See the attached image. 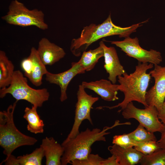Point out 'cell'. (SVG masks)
Masks as SVG:
<instances>
[{
  "mask_svg": "<svg viewBox=\"0 0 165 165\" xmlns=\"http://www.w3.org/2000/svg\"><path fill=\"white\" fill-rule=\"evenodd\" d=\"M153 64L138 62L135 67V71L128 75L125 72L122 75L118 77L119 90L124 94L123 101L117 105L112 106H100L98 109L106 108L112 109L117 108L120 109V112L130 102L136 101L142 104L145 107L148 106L145 101L147 90L151 79L150 74L147 71L153 67Z\"/></svg>",
  "mask_w": 165,
  "mask_h": 165,
  "instance_id": "1",
  "label": "cell"
},
{
  "mask_svg": "<svg viewBox=\"0 0 165 165\" xmlns=\"http://www.w3.org/2000/svg\"><path fill=\"white\" fill-rule=\"evenodd\" d=\"M142 23L127 27H121L113 23L110 14L101 24L96 25L91 24L84 27L80 37L72 40L70 47L71 51L75 56L79 57L91 44L101 38L114 35H118L120 38L129 36L131 33L135 31L136 29L141 26Z\"/></svg>",
  "mask_w": 165,
  "mask_h": 165,
  "instance_id": "2",
  "label": "cell"
},
{
  "mask_svg": "<svg viewBox=\"0 0 165 165\" xmlns=\"http://www.w3.org/2000/svg\"><path fill=\"white\" fill-rule=\"evenodd\" d=\"M116 120L111 127H105L102 130L98 128L90 130L88 128L82 131L71 139L64 140L61 145L64 148V153L61 158L62 165L70 163L75 160L84 159L91 152V147L97 141H106L105 137L110 133L107 131L116 126L122 125Z\"/></svg>",
  "mask_w": 165,
  "mask_h": 165,
  "instance_id": "3",
  "label": "cell"
},
{
  "mask_svg": "<svg viewBox=\"0 0 165 165\" xmlns=\"http://www.w3.org/2000/svg\"><path fill=\"white\" fill-rule=\"evenodd\" d=\"M18 101L16 100L6 110L0 112V145L6 157L17 148L33 145L38 141L35 138L23 134L15 124L13 114Z\"/></svg>",
  "mask_w": 165,
  "mask_h": 165,
  "instance_id": "4",
  "label": "cell"
},
{
  "mask_svg": "<svg viewBox=\"0 0 165 165\" xmlns=\"http://www.w3.org/2000/svg\"><path fill=\"white\" fill-rule=\"evenodd\" d=\"M11 94L16 100H25L33 106L41 107L48 100L50 94L47 89H36L30 87L26 77L19 70L15 71L11 83L5 88L0 89V97Z\"/></svg>",
  "mask_w": 165,
  "mask_h": 165,
  "instance_id": "5",
  "label": "cell"
},
{
  "mask_svg": "<svg viewBox=\"0 0 165 165\" xmlns=\"http://www.w3.org/2000/svg\"><path fill=\"white\" fill-rule=\"evenodd\" d=\"M2 19L10 25L22 27L35 26L43 30L48 28L42 11L36 9L29 10L17 0L11 2L8 12Z\"/></svg>",
  "mask_w": 165,
  "mask_h": 165,
  "instance_id": "6",
  "label": "cell"
},
{
  "mask_svg": "<svg viewBox=\"0 0 165 165\" xmlns=\"http://www.w3.org/2000/svg\"><path fill=\"white\" fill-rule=\"evenodd\" d=\"M122 115L126 119H135L151 132L161 133L163 128L164 125L159 118L158 111L154 106L149 105L144 109H140L131 102L122 110Z\"/></svg>",
  "mask_w": 165,
  "mask_h": 165,
  "instance_id": "7",
  "label": "cell"
},
{
  "mask_svg": "<svg viewBox=\"0 0 165 165\" xmlns=\"http://www.w3.org/2000/svg\"><path fill=\"white\" fill-rule=\"evenodd\" d=\"M82 84L79 85L77 93V102L75 106L74 123L65 140L73 138L79 133L80 126L84 120L87 119L91 125H93L90 116V111L93 105L99 100V98L88 94Z\"/></svg>",
  "mask_w": 165,
  "mask_h": 165,
  "instance_id": "8",
  "label": "cell"
},
{
  "mask_svg": "<svg viewBox=\"0 0 165 165\" xmlns=\"http://www.w3.org/2000/svg\"><path fill=\"white\" fill-rule=\"evenodd\" d=\"M122 41L110 42L111 43L120 48L126 55L137 59L141 63H149L159 65L162 61L161 53L152 49L148 51L141 47L138 38L129 36Z\"/></svg>",
  "mask_w": 165,
  "mask_h": 165,
  "instance_id": "9",
  "label": "cell"
},
{
  "mask_svg": "<svg viewBox=\"0 0 165 165\" xmlns=\"http://www.w3.org/2000/svg\"><path fill=\"white\" fill-rule=\"evenodd\" d=\"M149 74L154 79L155 84L147 91L145 101L148 106L155 107L159 112L165 100V66L154 65Z\"/></svg>",
  "mask_w": 165,
  "mask_h": 165,
  "instance_id": "10",
  "label": "cell"
},
{
  "mask_svg": "<svg viewBox=\"0 0 165 165\" xmlns=\"http://www.w3.org/2000/svg\"><path fill=\"white\" fill-rule=\"evenodd\" d=\"M20 66L25 76L36 86L42 85L43 76L48 72L40 58L37 49L33 47L31 49L29 56L21 61Z\"/></svg>",
  "mask_w": 165,
  "mask_h": 165,
  "instance_id": "11",
  "label": "cell"
},
{
  "mask_svg": "<svg viewBox=\"0 0 165 165\" xmlns=\"http://www.w3.org/2000/svg\"><path fill=\"white\" fill-rule=\"evenodd\" d=\"M85 72L78 61L73 62L70 68L62 72L54 74L48 72L45 75V79L50 83L56 84L60 87V99L63 102L68 98L67 90L71 81L76 75L84 73Z\"/></svg>",
  "mask_w": 165,
  "mask_h": 165,
  "instance_id": "12",
  "label": "cell"
},
{
  "mask_svg": "<svg viewBox=\"0 0 165 165\" xmlns=\"http://www.w3.org/2000/svg\"><path fill=\"white\" fill-rule=\"evenodd\" d=\"M99 44L104 50V68L108 74V79L112 83L116 84L117 77L122 75L126 72L120 63L115 48L106 46L102 41Z\"/></svg>",
  "mask_w": 165,
  "mask_h": 165,
  "instance_id": "13",
  "label": "cell"
},
{
  "mask_svg": "<svg viewBox=\"0 0 165 165\" xmlns=\"http://www.w3.org/2000/svg\"><path fill=\"white\" fill-rule=\"evenodd\" d=\"M42 61L46 66L52 65L64 57V50L46 38H42L38 42L37 49Z\"/></svg>",
  "mask_w": 165,
  "mask_h": 165,
  "instance_id": "14",
  "label": "cell"
},
{
  "mask_svg": "<svg viewBox=\"0 0 165 165\" xmlns=\"http://www.w3.org/2000/svg\"><path fill=\"white\" fill-rule=\"evenodd\" d=\"M82 85L85 89L91 90L105 101H111L119 99L117 96L118 85L112 83L105 79L90 82H82Z\"/></svg>",
  "mask_w": 165,
  "mask_h": 165,
  "instance_id": "15",
  "label": "cell"
},
{
  "mask_svg": "<svg viewBox=\"0 0 165 165\" xmlns=\"http://www.w3.org/2000/svg\"><path fill=\"white\" fill-rule=\"evenodd\" d=\"M108 150L116 157L119 165H134L139 163L144 155L134 147L124 148L116 144L109 146Z\"/></svg>",
  "mask_w": 165,
  "mask_h": 165,
  "instance_id": "16",
  "label": "cell"
},
{
  "mask_svg": "<svg viewBox=\"0 0 165 165\" xmlns=\"http://www.w3.org/2000/svg\"><path fill=\"white\" fill-rule=\"evenodd\" d=\"M43 148L46 157V165H61V158L64 149L52 137H46L42 140L40 145Z\"/></svg>",
  "mask_w": 165,
  "mask_h": 165,
  "instance_id": "17",
  "label": "cell"
},
{
  "mask_svg": "<svg viewBox=\"0 0 165 165\" xmlns=\"http://www.w3.org/2000/svg\"><path fill=\"white\" fill-rule=\"evenodd\" d=\"M44 150L40 146L36 148L31 153L16 157L11 154L6 157L1 163H4L6 165H41L43 157Z\"/></svg>",
  "mask_w": 165,
  "mask_h": 165,
  "instance_id": "18",
  "label": "cell"
},
{
  "mask_svg": "<svg viewBox=\"0 0 165 165\" xmlns=\"http://www.w3.org/2000/svg\"><path fill=\"white\" fill-rule=\"evenodd\" d=\"M14 65L9 60L6 53L0 51V88L2 89L10 84L15 71Z\"/></svg>",
  "mask_w": 165,
  "mask_h": 165,
  "instance_id": "19",
  "label": "cell"
},
{
  "mask_svg": "<svg viewBox=\"0 0 165 165\" xmlns=\"http://www.w3.org/2000/svg\"><path fill=\"white\" fill-rule=\"evenodd\" d=\"M37 108L33 105L31 108L26 107L23 116L28 123L27 130L35 134L42 133L44 131V124L38 113Z\"/></svg>",
  "mask_w": 165,
  "mask_h": 165,
  "instance_id": "20",
  "label": "cell"
},
{
  "mask_svg": "<svg viewBox=\"0 0 165 165\" xmlns=\"http://www.w3.org/2000/svg\"><path fill=\"white\" fill-rule=\"evenodd\" d=\"M104 56L103 49L99 44V46L95 49L84 51L78 62L85 71H89L94 68L99 60Z\"/></svg>",
  "mask_w": 165,
  "mask_h": 165,
  "instance_id": "21",
  "label": "cell"
},
{
  "mask_svg": "<svg viewBox=\"0 0 165 165\" xmlns=\"http://www.w3.org/2000/svg\"><path fill=\"white\" fill-rule=\"evenodd\" d=\"M128 134L131 138L138 143L149 141H157L154 133L148 130L140 124L134 130Z\"/></svg>",
  "mask_w": 165,
  "mask_h": 165,
  "instance_id": "22",
  "label": "cell"
},
{
  "mask_svg": "<svg viewBox=\"0 0 165 165\" xmlns=\"http://www.w3.org/2000/svg\"><path fill=\"white\" fill-rule=\"evenodd\" d=\"M139 163L141 165H165V149L160 148L149 154L144 155Z\"/></svg>",
  "mask_w": 165,
  "mask_h": 165,
  "instance_id": "23",
  "label": "cell"
},
{
  "mask_svg": "<svg viewBox=\"0 0 165 165\" xmlns=\"http://www.w3.org/2000/svg\"><path fill=\"white\" fill-rule=\"evenodd\" d=\"M112 143L124 148L134 147L138 144L134 141L128 134L116 135L113 138Z\"/></svg>",
  "mask_w": 165,
  "mask_h": 165,
  "instance_id": "24",
  "label": "cell"
},
{
  "mask_svg": "<svg viewBox=\"0 0 165 165\" xmlns=\"http://www.w3.org/2000/svg\"><path fill=\"white\" fill-rule=\"evenodd\" d=\"M134 148L144 155L149 154L160 147L157 141H149L138 144Z\"/></svg>",
  "mask_w": 165,
  "mask_h": 165,
  "instance_id": "25",
  "label": "cell"
},
{
  "mask_svg": "<svg viewBox=\"0 0 165 165\" xmlns=\"http://www.w3.org/2000/svg\"><path fill=\"white\" fill-rule=\"evenodd\" d=\"M104 159L98 154H90L87 158L83 160H75L70 163L72 165H100Z\"/></svg>",
  "mask_w": 165,
  "mask_h": 165,
  "instance_id": "26",
  "label": "cell"
},
{
  "mask_svg": "<svg viewBox=\"0 0 165 165\" xmlns=\"http://www.w3.org/2000/svg\"><path fill=\"white\" fill-rule=\"evenodd\" d=\"M100 165H119L116 157L113 155L102 161Z\"/></svg>",
  "mask_w": 165,
  "mask_h": 165,
  "instance_id": "27",
  "label": "cell"
},
{
  "mask_svg": "<svg viewBox=\"0 0 165 165\" xmlns=\"http://www.w3.org/2000/svg\"><path fill=\"white\" fill-rule=\"evenodd\" d=\"M164 125L163 129L161 133L160 138L157 142L160 148L165 149V125Z\"/></svg>",
  "mask_w": 165,
  "mask_h": 165,
  "instance_id": "28",
  "label": "cell"
},
{
  "mask_svg": "<svg viewBox=\"0 0 165 165\" xmlns=\"http://www.w3.org/2000/svg\"><path fill=\"white\" fill-rule=\"evenodd\" d=\"M158 117L161 122L165 125V100L160 110L158 112Z\"/></svg>",
  "mask_w": 165,
  "mask_h": 165,
  "instance_id": "29",
  "label": "cell"
}]
</instances>
